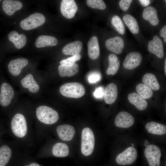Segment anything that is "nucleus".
<instances>
[{
  "mask_svg": "<svg viewBox=\"0 0 166 166\" xmlns=\"http://www.w3.org/2000/svg\"><path fill=\"white\" fill-rule=\"evenodd\" d=\"M45 20V18L42 14L35 13L22 20L20 26L24 30H30L42 25Z\"/></svg>",
  "mask_w": 166,
  "mask_h": 166,
  "instance_id": "nucleus-5",
  "label": "nucleus"
},
{
  "mask_svg": "<svg viewBox=\"0 0 166 166\" xmlns=\"http://www.w3.org/2000/svg\"><path fill=\"white\" fill-rule=\"evenodd\" d=\"M56 130L59 137L62 140L65 141L71 140L75 133L74 128L69 124L59 125L57 128Z\"/></svg>",
  "mask_w": 166,
  "mask_h": 166,
  "instance_id": "nucleus-15",
  "label": "nucleus"
},
{
  "mask_svg": "<svg viewBox=\"0 0 166 166\" xmlns=\"http://www.w3.org/2000/svg\"><path fill=\"white\" fill-rule=\"evenodd\" d=\"M28 60L25 58H20L11 61L8 67L10 73L14 76H17L21 73L22 69L28 64Z\"/></svg>",
  "mask_w": 166,
  "mask_h": 166,
  "instance_id": "nucleus-14",
  "label": "nucleus"
},
{
  "mask_svg": "<svg viewBox=\"0 0 166 166\" xmlns=\"http://www.w3.org/2000/svg\"><path fill=\"white\" fill-rule=\"evenodd\" d=\"M137 157L136 150L133 147H130L119 154L116 158V161L120 165H130L136 160Z\"/></svg>",
  "mask_w": 166,
  "mask_h": 166,
  "instance_id": "nucleus-6",
  "label": "nucleus"
},
{
  "mask_svg": "<svg viewBox=\"0 0 166 166\" xmlns=\"http://www.w3.org/2000/svg\"><path fill=\"white\" fill-rule=\"evenodd\" d=\"M95 145V137L93 132L89 128H84L81 133V151L85 156H89L93 152Z\"/></svg>",
  "mask_w": 166,
  "mask_h": 166,
  "instance_id": "nucleus-4",
  "label": "nucleus"
},
{
  "mask_svg": "<svg viewBox=\"0 0 166 166\" xmlns=\"http://www.w3.org/2000/svg\"><path fill=\"white\" fill-rule=\"evenodd\" d=\"M142 17L144 20L148 21L153 26H156L159 23L157 11L152 6L146 7L143 12Z\"/></svg>",
  "mask_w": 166,
  "mask_h": 166,
  "instance_id": "nucleus-21",
  "label": "nucleus"
},
{
  "mask_svg": "<svg viewBox=\"0 0 166 166\" xmlns=\"http://www.w3.org/2000/svg\"><path fill=\"white\" fill-rule=\"evenodd\" d=\"M83 46L82 42L79 41H75L65 45L62 49L63 54L66 55H78L81 53Z\"/></svg>",
  "mask_w": 166,
  "mask_h": 166,
  "instance_id": "nucleus-20",
  "label": "nucleus"
},
{
  "mask_svg": "<svg viewBox=\"0 0 166 166\" xmlns=\"http://www.w3.org/2000/svg\"><path fill=\"white\" fill-rule=\"evenodd\" d=\"M16 151L14 148L6 144L0 147V166H6L11 158L13 153Z\"/></svg>",
  "mask_w": 166,
  "mask_h": 166,
  "instance_id": "nucleus-23",
  "label": "nucleus"
},
{
  "mask_svg": "<svg viewBox=\"0 0 166 166\" xmlns=\"http://www.w3.org/2000/svg\"><path fill=\"white\" fill-rule=\"evenodd\" d=\"M105 45L110 51L119 54L122 52L124 42L121 37L116 36L108 39L105 42Z\"/></svg>",
  "mask_w": 166,
  "mask_h": 166,
  "instance_id": "nucleus-11",
  "label": "nucleus"
},
{
  "mask_svg": "<svg viewBox=\"0 0 166 166\" xmlns=\"http://www.w3.org/2000/svg\"><path fill=\"white\" fill-rule=\"evenodd\" d=\"M81 57L80 54L72 56L65 59L61 60L60 63L61 64L71 65L75 63L76 61L80 60Z\"/></svg>",
  "mask_w": 166,
  "mask_h": 166,
  "instance_id": "nucleus-35",
  "label": "nucleus"
},
{
  "mask_svg": "<svg viewBox=\"0 0 166 166\" xmlns=\"http://www.w3.org/2000/svg\"><path fill=\"white\" fill-rule=\"evenodd\" d=\"M21 83L22 86L25 88H28L31 93H36L40 89V87L34 80L32 74H27L21 80Z\"/></svg>",
  "mask_w": 166,
  "mask_h": 166,
  "instance_id": "nucleus-24",
  "label": "nucleus"
},
{
  "mask_svg": "<svg viewBox=\"0 0 166 166\" xmlns=\"http://www.w3.org/2000/svg\"><path fill=\"white\" fill-rule=\"evenodd\" d=\"M139 1L141 5L144 7L147 6L150 2V1L149 0H139Z\"/></svg>",
  "mask_w": 166,
  "mask_h": 166,
  "instance_id": "nucleus-40",
  "label": "nucleus"
},
{
  "mask_svg": "<svg viewBox=\"0 0 166 166\" xmlns=\"http://www.w3.org/2000/svg\"><path fill=\"white\" fill-rule=\"evenodd\" d=\"M128 99L129 102L139 110H144L147 106L148 103L145 99L135 93L129 94Z\"/></svg>",
  "mask_w": 166,
  "mask_h": 166,
  "instance_id": "nucleus-25",
  "label": "nucleus"
},
{
  "mask_svg": "<svg viewBox=\"0 0 166 166\" xmlns=\"http://www.w3.org/2000/svg\"><path fill=\"white\" fill-rule=\"evenodd\" d=\"M146 142H145L144 143V145L145 146L147 147V146L149 145V143L148 142H147V141H146Z\"/></svg>",
  "mask_w": 166,
  "mask_h": 166,
  "instance_id": "nucleus-43",
  "label": "nucleus"
},
{
  "mask_svg": "<svg viewBox=\"0 0 166 166\" xmlns=\"http://www.w3.org/2000/svg\"><path fill=\"white\" fill-rule=\"evenodd\" d=\"M142 81L144 84L154 90H158L160 88L156 77L152 73H148L144 74L143 77Z\"/></svg>",
  "mask_w": 166,
  "mask_h": 166,
  "instance_id": "nucleus-30",
  "label": "nucleus"
},
{
  "mask_svg": "<svg viewBox=\"0 0 166 166\" xmlns=\"http://www.w3.org/2000/svg\"><path fill=\"white\" fill-rule=\"evenodd\" d=\"M22 6L21 2L17 0H5L2 3L4 11L9 16L13 15L16 11L21 9Z\"/></svg>",
  "mask_w": 166,
  "mask_h": 166,
  "instance_id": "nucleus-17",
  "label": "nucleus"
},
{
  "mask_svg": "<svg viewBox=\"0 0 166 166\" xmlns=\"http://www.w3.org/2000/svg\"><path fill=\"white\" fill-rule=\"evenodd\" d=\"M137 94L145 99L151 98L153 95L152 89L143 83L137 84L136 88Z\"/></svg>",
  "mask_w": 166,
  "mask_h": 166,
  "instance_id": "nucleus-32",
  "label": "nucleus"
},
{
  "mask_svg": "<svg viewBox=\"0 0 166 166\" xmlns=\"http://www.w3.org/2000/svg\"><path fill=\"white\" fill-rule=\"evenodd\" d=\"M25 166H42L39 164L34 162L30 163L29 165H26Z\"/></svg>",
  "mask_w": 166,
  "mask_h": 166,
  "instance_id": "nucleus-41",
  "label": "nucleus"
},
{
  "mask_svg": "<svg viewBox=\"0 0 166 166\" xmlns=\"http://www.w3.org/2000/svg\"><path fill=\"white\" fill-rule=\"evenodd\" d=\"M160 36L164 38V42H166V26H164L160 32Z\"/></svg>",
  "mask_w": 166,
  "mask_h": 166,
  "instance_id": "nucleus-39",
  "label": "nucleus"
},
{
  "mask_svg": "<svg viewBox=\"0 0 166 166\" xmlns=\"http://www.w3.org/2000/svg\"><path fill=\"white\" fill-rule=\"evenodd\" d=\"M57 42V39L53 36L43 35L39 36L37 38L35 45L38 48L54 46L56 45Z\"/></svg>",
  "mask_w": 166,
  "mask_h": 166,
  "instance_id": "nucleus-26",
  "label": "nucleus"
},
{
  "mask_svg": "<svg viewBox=\"0 0 166 166\" xmlns=\"http://www.w3.org/2000/svg\"><path fill=\"white\" fill-rule=\"evenodd\" d=\"M142 61V57L140 53L136 52H131L126 56L123 65L126 69H132L140 65Z\"/></svg>",
  "mask_w": 166,
  "mask_h": 166,
  "instance_id": "nucleus-9",
  "label": "nucleus"
},
{
  "mask_svg": "<svg viewBox=\"0 0 166 166\" xmlns=\"http://www.w3.org/2000/svg\"><path fill=\"white\" fill-rule=\"evenodd\" d=\"M1 0H0V1H1Z\"/></svg>",
  "mask_w": 166,
  "mask_h": 166,
  "instance_id": "nucleus-45",
  "label": "nucleus"
},
{
  "mask_svg": "<svg viewBox=\"0 0 166 166\" xmlns=\"http://www.w3.org/2000/svg\"><path fill=\"white\" fill-rule=\"evenodd\" d=\"M101 78L100 74L97 72L90 73L88 76V80L91 83H95L99 81Z\"/></svg>",
  "mask_w": 166,
  "mask_h": 166,
  "instance_id": "nucleus-36",
  "label": "nucleus"
},
{
  "mask_svg": "<svg viewBox=\"0 0 166 166\" xmlns=\"http://www.w3.org/2000/svg\"><path fill=\"white\" fill-rule=\"evenodd\" d=\"M105 90L103 88L99 87L97 88L93 93L94 97L97 98H102L104 95Z\"/></svg>",
  "mask_w": 166,
  "mask_h": 166,
  "instance_id": "nucleus-38",
  "label": "nucleus"
},
{
  "mask_svg": "<svg viewBox=\"0 0 166 166\" xmlns=\"http://www.w3.org/2000/svg\"><path fill=\"white\" fill-rule=\"evenodd\" d=\"M132 1V0H121L119 3L120 7L123 11H127L129 9Z\"/></svg>",
  "mask_w": 166,
  "mask_h": 166,
  "instance_id": "nucleus-37",
  "label": "nucleus"
},
{
  "mask_svg": "<svg viewBox=\"0 0 166 166\" xmlns=\"http://www.w3.org/2000/svg\"><path fill=\"white\" fill-rule=\"evenodd\" d=\"M118 95L117 87L116 84L111 83L106 87L104 95V101L108 104L113 103L116 100Z\"/></svg>",
  "mask_w": 166,
  "mask_h": 166,
  "instance_id": "nucleus-18",
  "label": "nucleus"
},
{
  "mask_svg": "<svg viewBox=\"0 0 166 166\" xmlns=\"http://www.w3.org/2000/svg\"><path fill=\"white\" fill-rule=\"evenodd\" d=\"M52 152L55 157H65L68 155L69 149L68 146L65 143L58 142L53 146Z\"/></svg>",
  "mask_w": 166,
  "mask_h": 166,
  "instance_id": "nucleus-28",
  "label": "nucleus"
},
{
  "mask_svg": "<svg viewBox=\"0 0 166 166\" xmlns=\"http://www.w3.org/2000/svg\"><path fill=\"white\" fill-rule=\"evenodd\" d=\"M134 122L133 116L126 112H121L117 115L115 119V125L118 127L127 128L131 126Z\"/></svg>",
  "mask_w": 166,
  "mask_h": 166,
  "instance_id": "nucleus-12",
  "label": "nucleus"
},
{
  "mask_svg": "<svg viewBox=\"0 0 166 166\" xmlns=\"http://www.w3.org/2000/svg\"><path fill=\"white\" fill-rule=\"evenodd\" d=\"M166 59H165L164 63V72L165 74H166Z\"/></svg>",
  "mask_w": 166,
  "mask_h": 166,
  "instance_id": "nucleus-42",
  "label": "nucleus"
},
{
  "mask_svg": "<svg viewBox=\"0 0 166 166\" xmlns=\"http://www.w3.org/2000/svg\"><path fill=\"white\" fill-rule=\"evenodd\" d=\"M111 23L119 34L122 35L124 34L125 26L119 16L117 15L114 16L112 19Z\"/></svg>",
  "mask_w": 166,
  "mask_h": 166,
  "instance_id": "nucleus-33",
  "label": "nucleus"
},
{
  "mask_svg": "<svg viewBox=\"0 0 166 166\" xmlns=\"http://www.w3.org/2000/svg\"><path fill=\"white\" fill-rule=\"evenodd\" d=\"M14 95V90L11 85L6 82L3 83L1 87L0 104L4 107L9 105Z\"/></svg>",
  "mask_w": 166,
  "mask_h": 166,
  "instance_id": "nucleus-8",
  "label": "nucleus"
},
{
  "mask_svg": "<svg viewBox=\"0 0 166 166\" xmlns=\"http://www.w3.org/2000/svg\"><path fill=\"white\" fill-rule=\"evenodd\" d=\"M123 20L132 33L137 34L139 28L136 19L130 14H125L123 17Z\"/></svg>",
  "mask_w": 166,
  "mask_h": 166,
  "instance_id": "nucleus-31",
  "label": "nucleus"
},
{
  "mask_svg": "<svg viewBox=\"0 0 166 166\" xmlns=\"http://www.w3.org/2000/svg\"><path fill=\"white\" fill-rule=\"evenodd\" d=\"M61 94L65 97L72 98H79L85 94V90L84 86L76 82L64 84L60 88Z\"/></svg>",
  "mask_w": 166,
  "mask_h": 166,
  "instance_id": "nucleus-3",
  "label": "nucleus"
},
{
  "mask_svg": "<svg viewBox=\"0 0 166 166\" xmlns=\"http://www.w3.org/2000/svg\"><path fill=\"white\" fill-rule=\"evenodd\" d=\"M87 47L89 57L93 60L97 59L100 54V49L97 37L94 36L90 38L88 42Z\"/></svg>",
  "mask_w": 166,
  "mask_h": 166,
  "instance_id": "nucleus-16",
  "label": "nucleus"
},
{
  "mask_svg": "<svg viewBox=\"0 0 166 166\" xmlns=\"http://www.w3.org/2000/svg\"><path fill=\"white\" fill-rule=\"evenodd\" d=\"M9 40L18 49L22 48L26 45L27 38L24 34H19L16 31H12L8 35Z\"/></svg>",
  "mask_w": 166,
  "mask_h": 166,
  "instance_id": "nucleus-22",
  "label": "nucleus"
},
{
  "mask_svg": "<svg viewBox=\"0 0 166 166\" xmlns=\"http://www.w3.org/2000/svg\"><path fill=\"white\" fill-rule=\"evenodd\" d=\"M144 154L150 166H160L161 154L158 147L149 145L145 148Z\"/></svg>",
  "mask_w": 166,
  "mask_h": 166,
  "instance_id": "nucleus-7",
  "label": "nucleus"
},
{
  "mask_svg": "<svg viewBox=\"0 0 166 166\" xmlns=\"http://www.w3.org/2000/svg\"><path fill=\"white\" fill-rule=\"evenodd\" d=\"M145 127L148 133L160 135L166 133V126L155 122L152 121L147 123Z\"/></svg>",
  "mask_w": 166,
  "mask_h": 166,
  "instance_id": "nucleus-27",
  "label": "nucleus"
},
{
  "mask_svg": "<svg viewBox=\"0 0 166 166\" xmlns=\"http://www.w3.org/2000/svg\"><path fill=\"white\" fill-rule=\"evenodd\" d=\"M35 113L38 121L45 124H53L57 121L59 118L57 111L45 105H41L38 107Z\"/></svg>",
  "mask_w": 166,
  "mask_h": 166,
  "instance_id": "nucleus-2",
  "label": "nucleus"
},
{
  "mask_svg": "<svg viewBox=\"0 0 166 166\" xmlns=\"http://www.w3.org/2000/svg\"><path fill=\"white\" fill-rule=\"evenodd\" d=\"M86 3L90 8L100 10H104L106 8V5L102 0H87Z\"/></svg>",
  "mask_w": 166,
  "mask_h": 166,
  "instance_id": "nucleus-34",
  "label": "nucleus"
},
{
  "mask_svg": "<svg viewBox=\"0 0 166 166\" xmlns=\"http://www.w3.org/2000/svg\"><path fill=\"white\" fill-rule=\"evenodd\" d=\"M109 65L106 70L108 75H115L120 66V61L117 56L114 53L110 54L108 57Z\"/></svg>",
  "mask_w": 166,
  "mask_h": 166,
  "instance_id": "nucleus-29",
  "label": "nucleus"
},
{
  "mask_svg": "<svg viewBox=\"0 0 166 166\" xmlns=\"http://www.w3.org/2000/svg\"><path fill=\"white\" fill-rule=\"evenodd\" d=\"M79 66L77 63L71 65L61 64L58 67L60 76L61 77H70L76 75L78 72Z\"/></svg>",
  "mask_w": 166,
  "mask_h": 166,
  "instance_id": "nucleus-19",
  "label": "nucleus"
},
{
  "mask_svg": "<svg viewBox=\"0 0 166 166\" xmlns=\"http://www.w3.org/2000/svg\"><path fill=\"white\" fill-rule=\"evenodd\" d=\"M10 125L13 137L18 141L23 143L30 140L32 127L29 126L23 114L18 113L15 114L11 120Z\"/></svg>",
  "mask_w": 166,
  "mask_h": 166,
  "instance_id": "nucleus-1",
  "label": "nucleus"
},
{
  "mask_svg": "<svg viewBox=\"0 0 166 166\" xmlns=\"http://www.w3.org/2000/svg\"><path fill=\"white\" fill-rule=\"evenodd\" d=\"M132 144V146H134V145L133 144Z\"/></svg>",
  "mask_w": 166,
  "mask_h": 166,
  "instance_id": "nucleus-44",
  "label": "nucleus"
},
{
  "mask_svg": "<svg viewBox=\"0 0 166 166\" xmlns=\"http://www.w3.org/2000/svg\"><path fill=\"white\" fill-rule=\"evenodd\" d=\"M148 49L150 52L154 54L159 58H162L164 56V53L162 41L157 35L154 36L152 40L149 41Z\"/></svg>",
  "mask_w": 166,
  "mask_h": 166,
  "instance_id": "nucleus-13",
  "label": "nucleus"
},
{
  "mask_svg": "<svg viewBox=\"0 0 166 166\" xmlns=\"http://www.w3.org/2000/svg\"><path fill=\"white\" fill-rule=\"evenodd\" d=\"M60 10L65 17L71 19L74 16L78 10V7L73 0H63L61 3Z\"/></svg>",
  "mask_w": 166,
  "mask_h": 166,
  "instance_id": "nucleus-10",
  "label": "nucleus"
}]
</instances>
